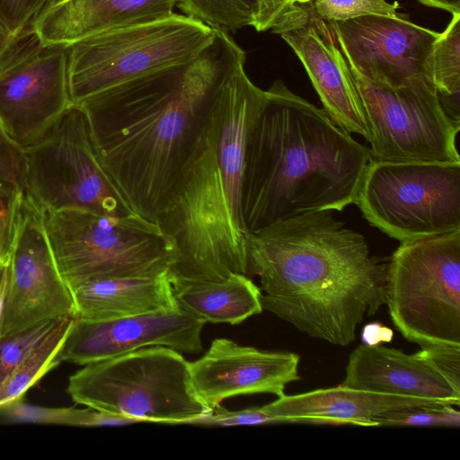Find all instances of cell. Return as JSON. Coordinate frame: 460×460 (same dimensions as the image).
<instances>
[{"mask_svg": "<svg viewBox=\"0 0 460 460\" xmlns=\"http://www.w3.org/2000/svg\"><path fill=\"white\" fill-rule=\"evenodd\" d=\"M245 59L229 33L186 62L124 81L78 104L131 208L157 223L171 186L226 74Z\"/></svg>", "mask_w": 460, "mask_h": 460, "instance_id": "1", "label": "cell"}, {"mask_svg": "<svg viewBox=\"0 0 460 460\" xmlns=\"http://www.w3.org/2000/svg\"><path fill=\"white\" fill-rule=\"evenodd\" d=\"M245 263V275L260 279L263 309L333 345L352 342L385 304L387 263L331 210L248 234Z\"/></svg>", "mask_w": 460, "mask_h": 460, "instance_id": "2", "label": "cell"}, {"mask_svg": "<svg viewBox=\"0 0 460 460\" xmlns=\"http://www.w3.org/2000/svg\"><path fill=\"white\" fill-rule=\"evenodd\" d=\"M238 62L218 86L157 224L172 252V285L246 272L241 208L245 147L264 91Z\"/></svg>", "mask_w": 460, "mask_h": 460, "instance_id": "3", "label": "cell"}, {"mask_svg": "<svg viewBox=\"0 0 460 460\" xmlns=\"http://www.w3.org/2000/svg\"><path fill=\"white\" fill-rule=\"evenodd\" d=\"M370 149L323 109L278 80L266 91L244 157L242 217L248 234L355 203Z\"/></svg>", "mask_w": 460, "mask_h": 460, "instance_id": "4", "label": "cell"}, {"mask_svg": "<svg viewBox=\"0 0 460 460\" xmlns=\"http://www.w3.org/2000/svg\"><path fill=\"white\" fill-rule=\"evenodd\" d=\"M67 393L76 403L139 422L194 424L211 410L195 391L190 362L164 346L84 365Z\"/></svg>", "mask_w": 460, "mask_h": 460, "instance_id": "5", "label": "cell"}, {"mask_svg": "<svg viewBox=\"0 0 460 460\" xmlns=\"http://www.w3.org/2000/svg\"><path fill=\"white\" fill-rule=\"evenodd\" d=\"M58 270L69 287L92 279L159 275L172 248L158 224L136 214L42 210Z\"/></svg>", "mask_w": 460, "mask_h": 460, "instance_id": "6", "label": "cell"}, {"mask_svg": "<svg viewBox=\"0 0 460 460\" xmlns=\"http://www.w3.org/2000/svg\"><path fill=\"white\" fill-rule=\"evenodd\" d=\"M385 304L407 341L460 346V228L401 243L387 263Z\"/></svg>", "mask_w": 460, "mask_h": 460, "instance_id": "7", "label": "cell"}, {"mask_svg": "<svg viewBox=\"0 0 460 460\" xmlns=\"http://www.w3.org/2000/svg\"><path fill=\"white\" fill-rule=\"evenodd\" d=\"M216 31L184 14L106 31L69 45L72 103L124 81L197 57Z\"/></svg>", "mask_w": 460, "mask_h": 460, "instance_id": "8", "label": "cell"}, {"mask_svg": "<svg viewBox=\"0 0 460 460\" xmlns=\"http://www.w3.org/2000/svg\"><path fill=\"white\" fill-rule=\"evenodd\" d=\"M23 148L24 192L41 210L137 214L105 166L78 104L72 103L44 136Z\"/></svg>", "mask_w": 460, "mask_h": 460, "instance_id": "9", "label": "cell"}, {"mask_svg": "<svg viewBox=\"0 0 460 460\" xmlns=\"http://www.w3.org/2000/svg\"><path fill=\"white\" fill-rule=\"evenodd\" d=\"M400 243L460 228V163L371 160L355 203Z\"/></svg>", "mask_w": 460, "mask_h": 460, "instance_id": "10", "label": "cell"}, {"mask_svg": "<svg viewBox=\"0 0 460 460\" xmlns=\"http://www.w3.org/2000/svg\"><path fill=\"white\" fill-rule=\"evenodd\" d=\"M349 68L367 122L372 160L460 163V124L443 109L429 77L418 76L392 88Z\"/></svg>", "mask_w": 460, "mask_h": 460, "instance_id": "11", "label": "cell"}, {"mask_svg": "<svg viewBox=\"0 0 460 460\" xmlns=\"http://www.w3.org/2000/svg\"><path fill=\"white\" fill-rule=\"evenodd\" d=\"M69 45L44 44L31 25L0 63V124L22 147L39 140L72 104Z\"/></svg>", "mask_w": 460, "mask_h": 460, "instance_id": "12", "label": "cell"}, {"mask_svg": "<svg viewBox=\"0 0 460 460\" xmlns=\"http://www.w3.org/2000/svg\"><path fill=\"white\" fill-rule=\"evenodd\" d=\"M8 268L1 336L44 321L76 317L72 291L56 262L42 210L24 190Z\"/></svg>", "mask_w": 460, "mask_h": 460, "instance_id": "13", "label": "cell"}, {"mask_svg": "<svg viewBox=\"0 0 460 460\" xmlns=\"http://www.w3.org/2000/svg\"><path fill=\"white\" fill-rule=\"evenodd\" d=\"M348 65L367 80L395 88L430 77V54L439 32L400 15H365L328 22Z\"/></svg>", "mask_w": 460, "mask_h": 460, "instance_id": "14", "label": "cell"}, {"mask_svg": "<svg viewBox=\"0 0 460 460\" xmlns=\"http://www.w3.org/2000/svg\"><path fill=\"white\" fill-rule=\"evenodd\" d=\"M294 50L326 113L349 133L368 141L369 129L350 70L328 22L315 16L305 0L270 29Z\"/></svg>", "mask_w": 460, "mask_h": 460, "instance_id": "15", "label": "cell"}, {"mask_svg": "<svg viewBox=\"0 0 460 460\" xmlns=\"http://www.w3.org/2000/svg\"><path fill=\"white\" fill-rule=\"evenodd\" d=\"M205 323L181 307L101 322L75 318L60 358L84 366L154 346L199 354Z\"/></svg>", "mask_w": 460, "mask_h": 460, "instance_id": "16", "label": "cell"}, {"mask_svg": "<svg viewBox=\"0 0 460 460\" xmlns=\"http://www.w3.org/2000/svg\"><path fill=\"white\" fill-rule=\"evenodd\" d=\"M298 363L293 352L261 350L217 338L201 358L190 362V370L197 394L213 409L238 395L283 396L286 385L300 379Z\"/></svg>", "mask_w": 460, "mask_h": 460, "instance_id": "17", "label": "cell"}, {"mask_svg": "<svg viewBox=\"0 0 460 460\" xmlns=\"http://www.w3.org/2000/svg\"><path fill=\"white\" fill-rule=\"evenodd\" d=\"M341 385L372 392L460 404L454 385L420 349L414 354L381 345L358 346L349 355Z\"/></svg>", "mask_w": 460, "mask_h": 460, "instance_id": "18", "label": "cell"}, {"mask_svg": "<svg viewBox=\"0 0 460 460\" xmlns=\"http://www.w3.org/2000/svg\"><path fill=\"white\" fill-rule=\"evenodd\" d=\"M449 405L445 402L399 396L338 385L278 397L261 406L283 423L375 426L385 413L415 407Z\"/></svg>", "mask_w": 460, "mask_h": 460, "instance_id": "19", "label": "cell"}, {"mask_svg": "<svg viewBox=\"0 0 460 460\" xmlns=\"http://www.w3.org/2000/svg\"><path fill=\"white\" fill-rule=\"evenodd\" d=\"M180 0H52L31 27L44 44L71 45L87 37L174 13Z\"/></svg>", "mask_w": 460, "mask_h": 460, "instance_id": "20", "label": "cell"}, {"mask_svg": "<svg viewBox=\"0 0 460 460\" xmlns=\"http://www.w3.org/2000/svg\"><path fill=\"white\" fill-rule=\"evenodd\" d=\"M76 318L101 322L178 309L167 272L92 279L69 287Z\"/></svg>", "mask_w": 460, "mask_h": 460, "instance_id": "21", "label": "cell"}, {"mask_svg": "<svg viewBox=\"0 0 460 460\" xmlns=\"http://www.w3.org/2000/svg\"><path fill=\"white\" fill-rule=\"evenodd\" d=\"M172 288L179 305L206 323L238 324L263 310L260 288L242 273Z\"/></svg>", "mask_w": 460, "mask_h": 460, "instance_id": "22", "label": "cell"}, {"mask_svg": "<svg viewBox=\"0 0 460 460\" xmlns=\"http://www.w3.org/2000/svg\"><path fill=\"white\" fill-rule=\"evenodd\" d=\"M76 317H66L0 383V409L25 393L62 360L60 353Z\"/></svg>", "mask_w": 460, "mask_h": 460, "instance_id": "23", "label": "cell"}, {"mask_svg": "<svg viewBox=\"0 0 460 460\" xmlns=\"http://www.w3.org/2000/svg\"><path fill=\"white\" fill-rule=\"evenodd\" d=\"M177 7L212 30L229 33L253 26L259 0H180Z\"/></svg>", "mask_w": 460, "mask_h": 460, "instance_id": "24", "label": "cell"}, {"mask_svg": "<svg viewBox=\"0 0 460 460\" xmlns=\"http://www.w3.org/2000/svg\"><path fill=\"white\" fill-rule=\"evenodd\" d=\"M430 77L438 96L460 94V13H453L436 40L429 60Z\"/></svg>", "mask_w": 460, "mask_h": 460, "instance_id": "25", "label": "cell"}, {"mask_svg": "<svg viewBox=\"0 0 460 460\" xmlns=\"http://www.w3.org/2000/svg\"><path fill=\"white\" fill-rule=\"evenodd\" d=\"M61 319L44 321L23 330L0 336V383L58 325Z\"/></svg>", "mask_w": 460, "mask_h": 460, "instance_id": "26", "label": "cell"}, {"mask_svg": "<svg viewBox=\"0 0 460 460\" xmlns=\"http://www.w3.org/2000/svg\"><path fill=\"white\" fill-rule=\"evenodd\" d=\"M313 13L321 20L341 22L365 15L398 17V3L385 0H305Z\"/></svg>", "mask_w": 460, "mask_h": 460, "instance_id": "27", "label": "cell"}, {"mask_svg": "<svg viewBox=\"0 0 460 460\" xmlns=\"http://www.w3.org/2000/svg\"><path fill=\"white\" fill-rule=\"evenodd\" d=\"M375 426L455 427L460 426V411L452 405L415 407L385 413Z\"/></svg>", "mask_w": 460, "mask_h": 460, "instance_id": "28", "label": "cell"}, {"mask_svg": "<svg viewBox=\"0 0 460 460\" xmlns=\"http://www.w3.org/2000/svg\"><path fill=\"white\" fill-rule=\"evenodd\" d=\"M22 189L0 181V257L8 261L14 240Z\"/></svg>", "mask_w": 460, "mask_h": 460, "instance_id": "29", "label": "cell"}, {"mask_svg": "<svg viewBox=\"0 0 460 460\" xmlns=\"http://www.w3.org/2000/svg\"><path fill=\"white\" fill-rule=\"evenodd\" d=\"M52 0H0V22L13 35L29 28Z\"/></svg>", "mask_w": 460, "mask_h": 460, "instance_id": "30", "label": "cell"}, {"mask_svg": "<svg viewBox=\"0 0 460 460\" xmlns=\"http://www.w3.org/2000/svg\"><path fill=\"white\" fill-rule=\"evenodd\" d=\"M0 412L13 422L68 425L71 407H42L21 400L1 408Z\"/></svg>", "mask_w": 460, "mask_h": 460, "instance_id": "31", "label": "cell"}, {"mask_svg": "<svg viewBox=\"0 0 460 460\" xmlns=\"http://www.w3.org/2000/svg\"><path fill=\"white\" fill-rule=\"evenodd\" d=\"M24 148L17 144L0 124V181L24 190Z\"/></svg>", "mask_w": 460, "mask_h": 460, "instance_id": "32", "label": "cell"}, {"mask_svg": "<svg viewBox=\"0 0 460 460\" xmlns=\"http://www.w3.org/2000/svg\"><path fill=\"white\" fill-rule=\"evenodd\" d=\"M139 422L136 419L113 414L88 407L76 409L71 407L68 425L81 427L124 426Z\"/></svg>", "mask_w": 460, "mask_h": 460, "instance_id": "33", "label": "cell"}, {"mask_svg": "<svg viewBox=\"0 0 460 460\" xmlns=\"http://www.w3.org/2000/svg\"><path fill=\"white\" fill-rule=\"evenodd\" d=\"M300 1L302 0H259V12L252 27L257 31L270 30Z\"/></svg>", "mask_w": 460, "mask_h": 460, "instance_id": "34", "label": "cell"}, {"mask_svg": "<svg viewBox=\"0 0 460 460\" xmlns=\"http://www.w3.org/2000/svg\"><path fill=\"white\" fill-rule=\"evenodd\" d=\"M393 336L394 332L390 328L377 322L366 324L361 333L362 341L367 346L379 345L381 342H390Z\"/></svg>", "mask_w": 460, "mask_h": 460, "instance_id": "35", "label": "cell"}, {"mask_svg": "<svg viewBox=\"0 0 460 460\" xmlns=\"http://www.w3.org/2000/svg\"><path fill=\"white\" fill-rule=\"evenodd\" d=\"M9 279L8 262L0 268V336L2 333Z\"/></svg>", "mask_w": 460, "mask_h": 460, "instance_id": "36", "label": "cell"}, {"mask_svg": "<svg viewBox=\"0 0 460 460\" xmlns=\"http://www.w3.org/2000/svg\"><path fill=\"white\" fill-rule=\"evenodd\" d=\"M424 5L442 9L449 13H460V0H418Z\"/></svg>", "mask_w": 460, "mask_h": 460, "instance_id": "37", "label": "cell"}, {"mask_svg": "<svg viewBox=\"0 0 460 460\" xmlns=\"http://www.w3.org/2000/svg\"><path fill=\"white\" fill-rule=\"evenodd\" d=\"M18 35L12 34L1 22H0V63L6 56L13 44L14 43Z\"/></svg>", "mask_w": 460, "mask_h": 460, "instance_id": "38", "label": "cell"}]
</instances>
